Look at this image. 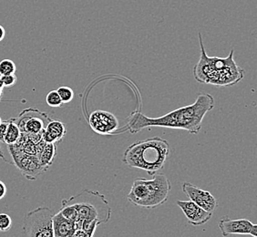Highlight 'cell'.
Returning a JSON list of instances; mask_svg holds the SVG:
<instances>
[{"mask_svg": "<svg viewBox=\"0 0 257 237\" xmlns=\"http://www.w3.org/2000/svg\"><path fill=\"white\" fill-rule=\"evenodd\" d=\"M66 134L67 131L63 123L51 120L42 132V140L46 144H59L63 140Z\"/></svg>", "mask_w": 257, "mask_h": 237, "instance_id": "12", "label": "cell"}, {"mask_svg": "<svg viewBox=\"0 0 257 237\" xmlns=\"http://www.w3.org/2000/svg\"><path fill=\"white\" fill-rule=\"evenodd\" d=\"M1 77H2L3 84L5 88H10V87L14 86L18 80V78L15 74L7 75V76H1Z\"/></svg>", "mask_w": 257, "mask_h": 237, "instance_id": "22", "label": "cell"}, {"mask_svg": "<svg viewBox=\"0 0 257 237\" xmlns=\"http://www.w3.org/2000/svg\"><path fill=\"white\" fill-rule=\"evenodd\" d=\"M2 96H3V89H0V101H1V99H2Z\"/></svg>", "mask_w": 257, "mask_h": 237, "instance_id": "27", "label": "cell"}, {"mask_svg": "<svg viewBox=\"0 0 257 237\" xmlns=\"http://www.w3.org/2000/svg\"><path fill=\"white\" fill-rule=\"evenodd\" d=\"M223 236L232 234H248L257 237V224L247 219H230L223 218L218 223Z\"/></svg>", "mask_w": 257, "mask_h": 237, "instance_id": "10", "label": "cell"}, {"mask_svg": "<svg viewBox=\"0 0 257 237\" xmlns=\"http://www.w3.org/2000/svg\"><path fill=\"white\" fill-rule=\"evenodd\" d=\"M57 144H45L39 155V162L41 167L47 171L54 163L57 155Z\"/></svg>", "mask_w": 257, "mask_h": 237, "instance_id": "14", "label": "cell"}, {"mask_svg": "<svg viewBox=\"0 0 257 237\" xmlns=\"http://www.w3.org/2000/svg\"><path fill=\"white\" fill-rule=\"evenodd\" d=\"M5 87H4V84H3V80H2V77L0 76V89H4Z\"/></svg>", "mask_w": 257, "mask_h": 237, "instance_id": "26", "label": "cell"}, {"mask_svg": "<svg viewBox=\"0 0 257 237\" xmlns=\"http://www.w3.org/2000/svg\"><path fill=\"white\" fill-rule=\"evenodd\" d=\"M182 189L183 193L189 197L190 201L196 203L198 206L203 208L205 211L213 212L217 208V200L212 193L206 190H203L188 182L183 183Z\"/></svg>", "mask_w": 257, "mask_h": 237, "instance_id": "9", "label": "cell"}, {"mask_svg": "<svg viewBox=\"0 0 257 237\" xmlns=\"http://www.w3.org/2000/svg\"><path fill=\"white\" fill-rule=\"evenodd\" d=\"M1 122H2V121H1V117H0V124H1Z\"/></svg>", "mask_w": 257, "mask_h": 237, "instance_id": "28", "label": "cell"}, {"mask_svg": "<svg viewBox=\"0 0 257 237\" xmlns=\"http://www.w3.org/2000/svg\"><path fill=\"white\" fill-rule=\"evenodd\" d=\"M213 108V96L209 93L200 94L193 104L174 109L158 118H150L142 112H136L128 121V131L131 134H137L150 127H162L198 134L205 115Z\"/></svg>", "mask_w": 257, "mask_h": 237, "instance_id": "1", "label": "cell"}, {"mask_svg": "<svg viewBox=\"0 0 257 237\" xmlns=\"http://www.w3.org/2000/svg\"><path fill=\"white\" fill-rule=\"evenodd\" d=\"M12 227V219L7 213H0V232H7Z\"/></svg>", "mask_w": 257, "mask_h": 237, "instance_id": "20", "label": "cell"}, {"mask_svg": "<svg viewBox=\"0 0 257 237\" xmlns=\"http://www.w3.org/2000/svg\"><path fill=\"white\" fill-rule=\"evenodd\" d=\"M201 48L200 59L193 67L194 79L203 84L228 87L237 84L244 78V70L234 60V51L231 50L225 58L210 57L203 46L201 32L198 33Z\"/></svg>", "mask_w": 257, "mask_h": 237, "instance_id": "2", "label": "cell"}, {"mask_svg": "<svg viewBox=\"0 0 257 237\" xmlns=\"http://www.w3.org/2000/svg\"><path fill=\"white\" fill-rule=\"evenodd\" d=\"M89 124L96 134L109 135L119 128L117 117L109 111L97 109L89 115Z\"/></svg>", "mask_w": 257, "mask_h": 237, "instance_id": "8", "label": "cell"}, {"mask_svg": "<svg viewBox=\"0 0 257 237\" xmlns=\"http://www.w3.org/2000/svg\"><path fill=\"white\" fill-rule=\"evenodd\" d=\"M53 215L50 207H39L28 212L23 221L22 237H54Z\"/></svg>", "mask_w": 257, "mask_h": 237, "instance_id": "6", "label": "cell"}, {"mask_svg": "<svg viewBox=\"0 0 257 237\" xmlns=\"http://www.w3.org/2000/svg\"><path fill=\"white\" fill-rule=\"evenodd\" d=\"M54 237H71L76 231L75 222L69 221L60 213H54L52 217Z\"/></svg>", "mask_w": 257, "mask_h": 237, "instance_id": "13", "label": "cell"}, {"mask_svg": "<svg viewBox=\"0 0 257 237\" xmlns=\"http://www.w3.org/2000/svg\"><path fill=\"white\" fill-rule=\"evenodd\" d=\"M172 184L163 173H155L153 179H136L127 195L130 203L136 206L154 209L167 202Z\"/></svg>", "mask_w": 257, "mask_h": 237, "instance_id": "5", "label": "cell"}, {"mask_svg": "<svg viewBox=\"0 0 257 237\" xmlns=\"http://www.w3.org/2000/svg\"><path fill=\"white\" fill-rule=\"evenodd\" d=\"M8 125H9V121L1 122V124H0V143L4 142Z\"/></svg>", "mask_w": 257, "mask_h": 237, "instance_id": "23", "label": "cell"}, {"mask_svg": "<svg viewBox=\"0 0 257 237\" xmlns=\"http://www.w3.org/2000/svg\"><path fill=\"white\" fill-rule=\"evenodd\" d=\"M60 212L66 219H68L71 222H76L78 220L79 213H78V210L74 204L61 203Z\"/></svg>", "mask_w": 257, "mask_h": 237, "instance_id": "16", "label": "cell"}, {"mask_svg": "<svg viewBox=\"0 0 257 237\" xmlns=\"http://www.w3.org/2000/svg\"><path fill=\"white\" fill-rule=\"evenodd\" d=\"M176 204L182 209L189 223L194 226L203 225L209 222L213 216V212L205 211L192 201H177Z\"/></svg>", "mask_w": 257, "mask_h": 237, "instance_id": "11", "label": "cell"}, {"mask_svg": "<svg viewBox=\"0 0 257 237\" xmlns=\"http://www.w3.org/2000/svg\"><path fill=\"white\" fill-rule=\"evenodd\" d=\"M17 66L12 59H5L0 61V76L15 74Z\"/></svg>", "mask_w": 257, "mask_h": 237, "instance_id": "17", "label": "cell"}, {"mask_svg": "<svg viewBox=\"0 0 257 237\" xmlns=\"http://www.w3.org/2000/svg\"><path fill=\"white\" fill-rule=\"evenodd\" d=\"M51 120L52 118L46 112H42L40 109L33 108L24 109L17 118H14L21 134L30 135L42 134L43 130Z\"/></svg>", "mask_w": 257, "mask_h": 237, "instance_id": "7", "label": "cell"}, {"mask_svg": "<svg viewBox=\"0 0 257 237\" xmlns=\"http://www.w3.org/2000/svg\"><path fill=\"white\" fill-rule=\"evenodd\" d=\"M6 194H7V186L5 183L0 181V200L5 197Z\"/></svg>", "mask_w": 257, "mask_h": 237, "instance_id": "24", "label": "cell"}, {"mask_svg": "<svg viewBox=\"0 0 257 237\" xmlns=\"http://www.w3.org/2000/svg\"><path fill=\"white\" fill-rule=\"evenodd\" d=\"M20 136L21 132L19 126L16 124L14 118H10L3 144L6 145H13L20 140Z\"/></svg>", "mask_w": 257, "mask_h": 237, "instance_id": "15", "label": "cell"}, {"mask_svg": "<svg viewBox=\"0 0 257 237\" xmlns=\"http://www.w3.org/2000/svg\"><path fill=\"white\" fill-rule=\"evenodd\" d=\"M58 93L60 95V99L62 100L63 104L69 103L73 98H74V91L71 88L67 87V86H62L57 89Z\"/></svg>", "mask_w": 257, "mask_h": 237, "instance_id": "19", "label": "cell"}, {"mask_svg": "<svg viewBox=\"0 0 257 237\" xmlns=\"http://www.w3.org/2000/svg\"><path fill=\"white\" fill-rule=\"evenodd\" d=\"M61 203L74 204L78 210L76 229L89 230L109 222L111 207L103 194L91 190H83L75 196L62 200Z\"/></svg>", "mask_w": 257, "mask_h": 237, "instance_id": "4", "label": "cell"}, {"mask_svg": "<svg viewBox=\"0 0 257 237\" xmlns=\"http://www.w3.org/2000/svg\"><path fill=\"white\" fill-rule=\"evenodd\" d=\"M169 154L168 141L156 136L131 144L124 152L122 161L128 167L144 170L153 176L164 167Z\"/></svg>", "mask_w": 257, "mask_h": 237, "instance_id": "3", "label": "cell"}, {"mask_svg": "<svg viewBox=\"0 0 257 237\" xmlns=\"http://www.w3.org/2000/svg\"><path fill=\"white\" fill-rule=\"evenodd\" d=\"M6 30L3 26L0 25V42L5 39Z\"/></svg>", "mask_w": 257, "mask_h": 237, "instance_id": "25", "label": "cell"}, {"mask_svg": "<svg viewBox=\"0 0 257 237\" xmlns=\"http://www.w3.org/2000/svg\"><path fill=\"white\" fill-rule=\"evenodd\" d=\"M97 227L91 228L89 230H84V229H76L74 233L71 237H93L95 232H96Z\"/></svg>", "mask_w": 257, "mask_h": 237, "instance_id": "21", "label": "cell"}, {"mask_svg": "<svg viewBox=\"0 0 257 237\" xmlns=\"http://www.w3.org/2000/svg\"><path fill=\"white\" fill-rule=\"evenodd\" d=\"M46 102L51 108H60L63 105L57 90H51L48 93L46 97Z\"/></svg>", "mask_w": 257, "mask_h": 237, "instance_id": "18", "label": "cell"}]
</instances>
